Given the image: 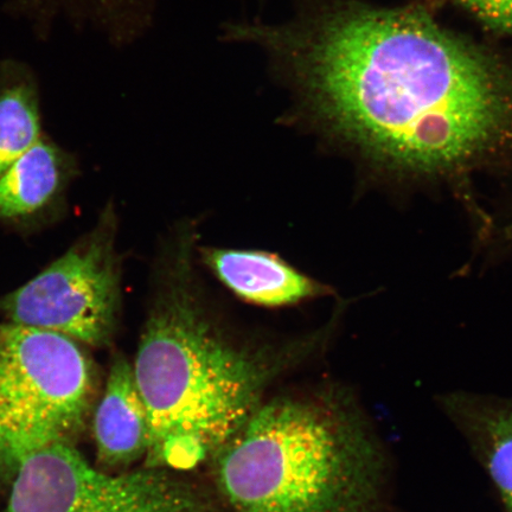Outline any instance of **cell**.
I'll return each mask as SVG.
<instances>
[{
  "mask_svg": "<svg viewBox=\"0 0 512 512\" xmlns=\"http://www.w3.org/2000/svg\"><path fill=\"white\" fill-rule=\"evenodd\" d=\"M91 358L57 332L0 324V434L4 463L69 443L80 431L94 392Z\"/></svg>",
  "mask_w": 512,
  "mask_h": 512,
  "instance_id": "cell-4",
  "label": "cell"
},
{
  "mask_svg": "<svg viewBox=\"0 0 512 512\" xmlns=\"http://www.w3.org/2000/svg\"><path fill=\"white\" fill-rule=\"evenodd\" d=\"M492 30L512 36V0H450Z\"/></svg>",
  "mask_w": 512,
  "mask_h": 512,
  "instance_id": "cell-12",
  "label": "cell"
},
{
  "mask_svg": "<svg viewBox=\"0 0 512 512\" xmlns=\"http://www.w3.org/2000/svg\"><path fill=\"white\" fill-rule=\"evenodd\" d=\"M202 258L222 284L248 303L285 306L328 292V288L270 253L206 248Z\"/></svg>",
  "mask_w": 512,
  "mask_h": 512,
  "instance_id": "cell-9",
  "label": "cell"
},
{
  "mask_svg": "<svg viewBox=\"0 0 512 512\" xmlns=\"http://www.w3.org/2000/svg\"><path fill=\"white\" fill-rule=\"evenodd\" d=\"M208 467L226 512H392L386 447L342 387L268 396Z\"/></svg>",
  "mask_w": 512,
  "mask_h": 512,
  "instance_id": "cell-3",
  "label": "cell"
},
{
  "mask_svg": "<svg viewBox=\"0 0 512 512\" xmlns=\"http://www.w3.org/2000/svg\"><path fill=\"white\" fill-rule=\"evenodd\" d=\"M41 139L35 83L24 70L6 68L0 76V177Z\"/></svg>",
  "mask_w": 512,
  "mask_h": 512,
  "instance_id": "cell-11",
  "label": "cell"
},
{
  "mask_svg": "<svg viewBox=\"0 0 512 512\" xmlns=\"http://www.w3.org/2000/svg\"><path fill=\"white\" fill-rule=\"evenodd\" d=\"M140 339L133 373L150 419L146 467L190 473L208 465L281 377L309 358L322 336L238 343L201 303L191 241L178 246Z\"/></svg>",
  "mask_w": 512,
  "mask_h": 512,
  "instance_id": "cell-2",
  "label": "cell"
},
{
  "mask_svg": "<svg viewBox=\"0 0 512 512\" xmlns=\"http://www.w3.org/2000/svg\"><path fill=\"white\" fill-rule=\"evenodd\" d=\"M315 117L384 183L450 190L488 220L476 178L512 171V63L414 9L345 4L262 34Z\"/></svg>",
  "mask_w": 512,
  "mask_h": 512,
  "instance_id": "cell-1",
  "label": "cell"
},
{
  "mask_svg": "<svg viewBox=\"0 0 512 512\" xmlns=\"http://www.w3.org/2000/svg\"><path fill=\"white\" fill-rule=\"evenodd\" d=\"M15 470L4 512H226L189 473L145 466L110 475L69 443L38 448Z\"/></svg>",
  "mask_w": 512,
  "mask_h": 512,
  "instance_id": "cell-5",
  "label": "cell"
},
{
  "mask_svg": "<svg viewBox=\"0 0 512 512\" xmlns=\"http://www.w3.org/2000/svg\"><path fill=\"white\" fill-rule=\"evenodd\" d=\"M438 402L488 473L503 512H512V399L453 392Z\"/></svg>",
  "mask_w": 512,
  "mask_h": 512,
  "instance_id": "cell-7",
  "label": "cell"
},
{
  "mask_svg": "<svg viewBox=\"0 0 512 512\" xmlns=\"http://www.w3.org/2000/svg\"><path fill=\"white\" fill-rule=\"evenodd\" d=\"M63 169L62 153L41 139L0 177V219L34 214L53 198Z\"/></svg>",
  "mask_w": 512,
  "mask_h": 512,
  "instance_id": "cell-10",
  "label": "cell"
},
{
  "mask_svg": "<svg viewBox=\"0 0 512 512\" xmlns=\"http://www.w3.org/2000/svg\"><path fill=\"white\" fill-rule=\"evenodd\" d=\"M94 437L99 463L107 469H125L149 452V412L125 357L114 361L108 375L94 416Z\"/></svg>",
  "mask_w": 512,
  "mask_h": 512,
  "instance_id": "cell-8",
  "label": "cell"
},
{
  "mask_svg": "<svg viewBox=\"0 0 512 512\" xmlns=\"http://www.w3.org/2000/svg\"><path fill=\"white\" fill-rule=\"evenodd\" d=\"M119 304L113 219H106L46 271L0 299V312L10 323L104 347L112 341Z\"/></svg>",
  "mask_w": 512,
  "mask_h": 512,
  "instance_id": "cell-6",
  "label": "cell"
}]
</instances>
